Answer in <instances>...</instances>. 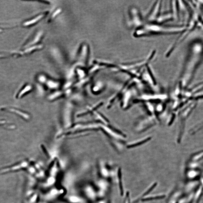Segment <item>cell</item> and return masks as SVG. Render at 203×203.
Returning <instances> with one entry per match:
<instances>
[{
	"instance_id": "1",
	"label": "cell",
	"mask_w": 203,
	"mask_h": 203,
	"mask_svg": "<svg viewBox=\"0 0 203 203\" xmlns=\"http://www.w3.org/2000/svg\"><path fill=\"white\" fill-rule=\"evenodd\" d=\"M197 102H192V104H190L188 106L185 108L184 109L183 112H182L181 116H180V121H181V124L180 128V133H179V135L178 138V141L179 143L181 141V138L183 137L184 133V126L185 121L186 119L188 118V116H190V114L191 113L192 111L194 110L195 108L197 105Z\"/></svg>"
},
{
	"instance_id": "2",
	"label": "cell",
	"mask_w": 203,
	"mask_h": 203,
	"mask_svg": "<svg viewBox=\"0 0 203 203\" xmlns=\"http://www.w3.org/2000/svg\"><path fill=\"white\" fill-rule=\"evenodd\" d=\"M95 187L98 192V198L102 199L108 192L110 188V183L107 180L101 178L96 180Z\"/></svg>"
},
{
	"instance_id": "3",
	"label": "cell",
	"mask_w": 203,
	"mask_h": 203,
	"mask_svg": "<svg viewBox=\"0 0 203 203\" xmlns=\"http://www.w3.org/2000/svg\"><path fill=\"white\" fill-rule=\"evenodd\" d=\"M83 193L89 202H96L98 198V192L95 186L90 184H86L83 187Z\"/></svg>"
},
{
	"instance_id": "4",
	"label": "cell",
	"mask_w": 203,
	"mask_h": 203,
	"mask_svg": "<svg viewBox=\"0 0 203 203\" xmlns=\"http://www.w3.org/2000/svg\"><path fill=\"white\" fill-rule=\"evenodd\" d=\"M66 192V190L64 188H53L46 194L44 199L46 202L56 200L65 195Z\"/></svg>"
},
{
	"instance_id": "5",
	"label": "cell",
	"mask_w": 203,
	"mask_h": 203,
	"mask_svg": "<svg viewBox=\"0 0 203 203\" xmlns=\"http://www.w3.org/2000/svg\"><path fill=\"white\" fill-rule=\"evenodd\" d=\"M99 171L101 178L105 179L108 180L114 176V171L113 172L112 170L109 169L108 166L103 162L99 163Z\"/></svg>"
},
{
	"instance_id": "6",
	"label": "cell",
	"mask_w": 203,
	"mask_h": 203,
	"mask_svg": "<svg viewBox=\"0 0 203 203\" xmlns=\"http://www.w3.org/2000/svg\"><path fill=\"white\" fill-rule=\"evenodd\" d=\"M114 177H115V180L119 190L120 194L121 196L124 195V189L123 187L122 173H121V168H118L115 171H114Z\"/></svg>"
},
{
	"instance_id": "7",
	"label": "cell",
	"mask_w": 203,
	"mask_h": 203,
	"mask_svg": "<svg viewBox=\"0 0 203 203\" xmlns=\"http://www.w3.org/2000/svg\"><path fill=\"white\" fill-rule=\"evenodd\" d=\"M76 176L73 173L68 172L65 174L63 180V184L65 187V189L70 188L74 184L75 181Z\"/></svg>"
},
{
	"instance_id": "8",
	"label": "cell",
	"mask_w": 203,
	"mask_h": 203,
	"mask_svg": "<svg viewBox=\"0 0 203 203\" xmlns=\"http://www.w3.org/2000/svg\"><path fill=\"white\" fill-rule=\"evenodd\" d=\"M66 200L69 203H87L84 198L76 194H70L66 197Z\"/></svg>"
},
{
	"instance_id": "9",
	"label": "cell",
	"mask_w": 203,
	"mask_h": 203,
	"mask_svg": "<svg viewBox=\"0 0 203 203\" xmlns=\"http://www.w3.org/2000/svg\"><path fill=\"white\" fill-rule=\"evenodd\" d=\"M151 139V137L150 136L145 137H144L140 138V139L135 140L133 142L130 143L127 146L128 148H133V147L139 146L143 145L147 142L150 141Z\"/></svg>"
},
{
	"instance_id": "10",
	"label": "cell",
	"mask_w": 203,
	"mask_h": 203,
	"mask_svg": "<svg viewBox=\"0 0 203 203\" xmlns=\"http://www.w3.org/2000/svg\"><path fill=\"white\" fill-rule=\"evenodd\" d=\"M57 181V177H56L49 176L45 182V185L46 187H52L56 183Z\"/></svg>"
},
{
	"instance_id": "11",
	"label": "cell",
	"mask_w": 203,
	"mask_h": 203,
	"mask_svg": "<svg viewBox=\"0 0 203 203\" xmlns=\"http://www.w3.org/2000/svg\"><path fill=\"white\" fill-rule=\"evenodd\" d=\"M202 158V151L198 152L197 153L194 154L192 156L191 158L192 160L193 161H197L199 160L201 158Z\"/></svg>"
},
{
	"instance_id": "12",
	"label": "cell",
	"mask_w": 203,
	"mask_h": 203,
	"mask_svg": "<svg viewBox=\"0 0 203 203\" xmlns=\"http://www.w3.org/2000/svg\"><path fill=\"white\" fill-rule=\"evenodd\" d=\"M164 197H165L163 195V196H157V197H147L146 199H143V200H142V201H148L155 200V199H161L162 198H163Z\"/></svg>"
},
{
	"instance_id": "13",
	"label": "cell",
	"mask_w": 203,
	"mask_h": 203,
	"mask_svg": "<svg viewBox=\"0 0 203 203\" xmlns=\"http://www.w3.org/2000/svg\"><path fill=\"white\" fill-rule=\"evenodd\" d=\"M124 203H130L129 192H126L125 197Z\"/></svg>"
},
{
	"instance_id": "14",
	"label": "cell",
	"mask_w": 203,
	"mask_h": 203,
	"mask_svg": "<svg viewBox=\"0 0 203 203\" xmlns=\"http://www.w3.org/2000/svg\"><path fill=\"white\" fill-rule=\"evenodd\" d=\"M97 203H108L104 199H101L98 201Z\"/></svg>"
}]
</instances>
